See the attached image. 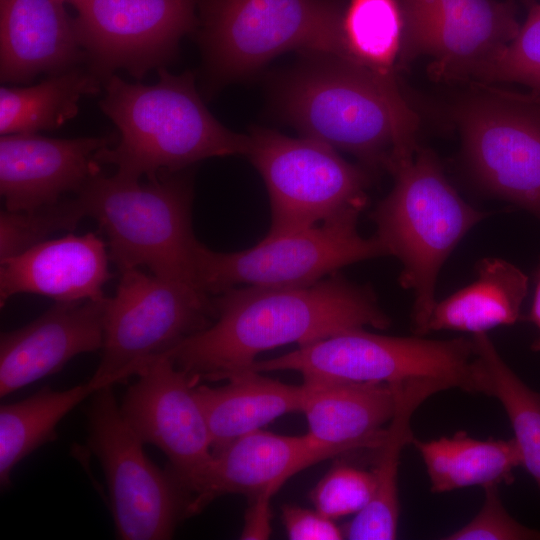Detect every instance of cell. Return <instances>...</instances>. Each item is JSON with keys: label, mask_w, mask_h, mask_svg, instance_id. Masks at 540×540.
Segmentation results:
<instances>
[{"label": "cell", "mask_w": 540, "mask_h": 540, "mask_svg": "<svg viewBox=\"0 0 540 540\" xmlns=\"http://www.w3.org/2000/svg\"><path fill=\"white\" fill-rule=\"evenodd\" d=\"M212 297L213 323L165 353L196 383L227 381L275 347H301L347 330L390 325L371 288L338 272L308 286H237Z\"/></svg>", "instance_id": "cell-1"}, {"label": "cell", "mask_w": 540, "mask_h": 540, "mask_svg": "<svg viewBox=\"0 0 540 540\" xmlns=\"http://www.w3.org/2000/svg\"><path fill=\"white\" fill-rule=\"evenodd\" d=\"M307 54L276 87L281 115L303 137L348 152L371 169L389 170L415 153L418 117L393 73L338 55Z\"/></svg>", "instance_id": "cell-2"}, {"label": "cell", "mask_w": 540, "mask_h": 540, "mask_svg": "<svg viewBox=\"0 0 540 540\" xmlns=\"http://www.w3.org/2000/svg\"><path fill=\"white\" fill-rule=\"evenodd\" d=\"M155 84L130 83L113 74L99 106L118 130L116 144L96 154L118 175L141 179L177 172L211 157L246 155L249 135L223 126L206 108L190 71L159 68Z\"/></svg>", "instance_id": "cell-3"}, {"label": "cell", "mask_w": 540, "mask_h": 540, "mask_svg": "<svg viewBox=\"0 0 540 540\" xmlns=\"http://www.w3.org/2000/svg\"><path fill=\"white\" fill-rule=\"evenodd\" d=\"M146 179L102 173L77 195L86 217L104 232L110 261L120 272L146 267L156 276L199 287L192 178L185 169Z\"/></svg>", "instance_id": "cell-4"}, {"label": "cell", "mask_w": 540, "mask_h": 540, "mask_svg": "<svg viewBox=\"0 0 540 540\" xmlns=\"http://www.w3.org/2000/svg\"><path fill=\"white\" fill-rule=\"evenodd\" d=\"M388 171L394 176V186L371 218L388 255L396 256L403 265L399 281L415 294L413 331L421 336L426 334L436 303L441 266L485 213L459 196L430 151L415 152Z\"/></svg>", "instance_id": "cell-5"}, {"label": "cell", "mask_w": 540, "mask_h": 540, "mask_svg": "<svg viewBox=\"0 0 540 540\" xmlns=\"http://www.w3.org/2000/svg\"><path fill=\"white\" fill-rule=\"evenodd\" d=\"M343 11L340 0H199L196 33L208 71L228 81L290 50L350 58Z\"/></svg>", "instance_id": "cell-6"}, {"label": "cell", "mask_w": 540, "mask_h": 540, "mask_svg": "<svg viewBox=\"0 0 540 540\" xmlns=\"http://www.w3.org/2000/svg\"><path fill=\"white\" fill-rule=\"evenodd\" d=\"M258 372L294 370L303 379L397 383L436 378L452 388L484 394L480 366L471 338L430 340L347 330L287 354L256 360Z\"/></svg>", "instance_id": "cell-7"}, {"label": "cell", "mask_w": 540, "mask_h": 540, "mask_svg": "<svg viewBox=\"0 0 540 540\" xmlns=\"http://www.w3.org/2000/svg\"><path fill=\"white\" fill-rule=\"evenodd\" d=\"M247 156L267 188L271 225L265 237H279L321 223L360 215L370 177L331 146L307 138L254 128Z\"/></svg>", "instance_id": "cell-8"}, {"label": "cell", "mask_w": 540, "mask_h": 540, "mask_svg": "<svg viewBox=\"0 0 540 540\" xmlns=\"http://www.w3.org/2000/svg\"><path fill=\"white\" fill-rule=\"evenodd\" d=\"M120 273L114 296L106 300L101 360L93 376L122 383L210 326L216 311L213 297L193 284L139 268Z\"/></svg>", "instance_id": "cell-9"}, {"label": "cell", "mask_w": 540, "mask_h": 540, "mask_svg": "<svg viewBox=\"0 0 540 540\" xmlns=\"http://www.w3.org/2000/svg\"><path fill=\"white\" fill-rule=\"evenodd\" d=\"M358 215L268 238L246 250L216 252L202 243L196 251L197 285L214 296L237 286L289 288L312 285L344 266L388 255L375 235L362 237Z\"/></svg>", "instance_id": "cell-10"}, {"label": "cell", "mask_w": 540, "mask_h": 540, "mask_svg": "<svg viewBox=\"0 0 540 540\" xmlns=\"http://www.w3.org/2000/svg\"><path fill=\"white\" fill-rule=\"evenodd\" d=\"M112 387L91 396L86 415L87 443L103 469L116 535L123 540L170 539L184 518L185 495L169 470L147 457Z\"/></svg>", "instance_id": "cell-11"}, {"label": "cell", "mask_w": 540, "mask_h": 540, "mask_svg": "<svg viewBox=\"0 0 540 540\" xmlns=\"http://www.w3.org/2000/svg\"><path fill=\"white\" fill-rule=\"evenodd\" d=\"M87 67L103 82L118 69L142 79L165 67L196 32L199 0H69Z\"/></svg>", "instance_id": "cell-12"}, {"label": "cell", "mask_w": 540, "mask_h": 540, "mask_svg": "<svg viewBox=\"0 0 540 540\" xmlns=\"http://www.w3.org/2000/svg\"><path fill=\"white\" fill-rule=\"evenodd\" d=\"M136 376L121 412L144 444L166 455L187 506L213 458L207 420L194 392L197 383L165 354L151 359Z\"/></svg>", "instance_id": "cell-13"}, {"label": "cell", "mask_w": 540, "mask_h": 540, "mask_svg": "<svg viewBox=\"0 0 540 540\" xmlns=\"http://www.w3.org/2000/svg\"><path fill=\"white\" fill-rule=\"evenodd\" d=\"M494 95L458 109L466 158L486 188L540 217V111Z\"/></svg>", "instance_id": "cell-14"}, {"label": "cell", "mask_w": 540, "mask_h": 540, "mask_svg": "<svg viewBox=\"0 0 540 540\" xmlns=\"http://www.w3.org/2000/svg\"><path fill=\"white\" fill-rule=\"evenodd\" d=\"M404 28L399 60L432 57L445 76L476 74L507 45L520 25L509 2L402 0Z\"/></svg>", "instance_id": "cell-15"}, {"label": "cell", "mask_w": 540, "mask_h": 540, "mask_svg": "<svg viewBox=\"0 0 540 540\" xmlns=\"http://www.w3.org/2000/svg\"><path fill=\"white\" fill-rule=\"evenodd\" d=\"M114 141V136L58 139L37 133L1 135L4 208L34 210L79 194L102 174L96 154Z\"/></svg>", "instance_id": "cell-16"}, {"label": "cell", "mask_w": 540, "mask_h": 540, "mask_svg": "<svg viewBox=\"0 0 540 540\" xmlns=\"http://www.w3.org/2000/svg\"><path fill=\"white\" fill-rule=\"evenodd\" d=\"M352 451L316 440L309 433L284 436L261 429L237 437L213 458L192 492L184 518L202 511L215 498L248 494L270 501L292 475L306 467Z\"/></svg>", "instance_id": "cell-17"}, {"label": "cell", "mask_w": 540, "mask_h": 540, "mask_svg": "<svg viewBox=\"0 0 540 540\" xmlns=\"http://www.w3.org/2000/svg\"><path fill=\"white\" fill-rule=\"evenodd\" d=\"M107 297L56 302L0 337V396L60 371L79 354L101 350Z\"/></svg>", "instance_id": "cell-18"}, {"label": "cell", "mask_w": 540, "mask_h": 540, "mask_svg": "<svg viewBox=\"0 0 540 540\" xmlns=\"http://www.w3.org/2000/svg\"><path fill=\"white\" fill-rule=\"evenodd\" d=\"M106 242L96 233L47 239L0 260V304L17 294L56 302L102 300L112 278Z\"/></svg>", "instance_id": "cell-19"}, {"label": "cell", "mask_w": 540, "mask_h": 540, "mask_svg": "<svg viewBox=\"0 0 540 540\" xmlns=\"http://www.w3.org/2000/svg\"><path fill=\"white\" fill-rule=\"evenodd\" d=\"M63 0H0V78L31 81L85 62L74 17Z\"/></svg>", "instance_id": "cell-20"}, {"label": "cell", "mask_w": 540, "mask_h": 540, "mask_svg": "<svg viewBox=\"0 0 540 540\" xmlns=\"http://www.w3.org/2000/svg\"><path fill=\"white\" fill-rule=\"evenodd\" d=\"M304 413L316 440L351 450L377 449L395 409L389 383L304 379Z\"/></svg>", "instance_id": "cell-21"}, {"label": "cell", "mask_w": 540, "mask_h": 540, "mask_svg": "<svg viewBox=\"0 0 540 540\" xmlns=\"http://www.w3.org/2000/svg\"><path fill=\"white\" fill-rule=\"evenodd\" d=\"M395 409L386 427L382 444L377 448L373 475L375 488L369 503L343 528L344 539L392 540L396 538L400 512L398 469L404 447L412 442V416L430 396L451 389L436 378H414L391 383Z\"/></svg>", "instance_id": "cell-22"}, {"label": "cell", "mask_w": 540, "mask_h": 540, "mask_svg": "<svg viewBox=\"0 0 540 540\" xmlns=\"http://www.w3.org/2000/svg\"><path fill=\"white\" fill-rule=\"evenodd\" d=\"M196 397L209 427L213 453L274 419L301 411L303 385L294 386L245 370L219 387L196 385Z\"/></svg>", "instance_id": "cell-23"}, {"label": "cell", "mask_w": 540, "mask_h": 540, "mask_svg": "<svg viewBox=\"0 0 540 540\" xmlns=\"http://www.w3.org/2000/svg\"><path fill=\"white\" fill-rule=\"evenodd\" d=\"M477 273L475 282L435 303L426 334L438 330L486 333L501 325L514 324L520 318L528 290L526 275L498 258L481 260Z\"/></svg>", "instance_id": "cell-24"}, {"label": "cell", "mask_w": 540, "mask_h": 540, "mask_svg": "<svg viewBox=\"0 0 540 540\" xmlns=\"http://www.w3.org/2000/svg\"><path fill=\"white\" fill-rule=\"evenodd\" d=\"M419 452L433 493L471 486L510 484L513 470L522 465L517 442L512 439H476L465 431L451 437L411 442Z\"/></svg>", "instance_id": "cell-25"}, {"label": "cell", "mask_w": 540, "mask_h": 540, "mask_svg": "<svg viewBox=\"0 0 540 540\" xmlns=\"http://www.w3.org/2000/svg\"><path fill=\"white\" fill-rule=\"evenodd\" d=\"M113 378H92L67 390L42 387L18 402L0 408V485L11 486L15 466L41 445L55 438L58 423L78 404L107 385Z\"/></svg>", "instance_id": "cell-26"}, {"label": "cell", "mask_w": 540, "mask_h": 540, "mask_svg": "<svg viewBox=\"0 0 540 540\" xmlns=\"http://www.w3.org/2000/svg\"><path fill=\"white\" fill-rule=\"evenodd\" d=\"M104 83L80 65L51 74L36 85L0 88V133L32 134L53 130L75 117L79 101L97 94Z\"/></svg>", "instance_id": "cell-27"}, {"label": "cell", "mask_w": 540, "mask_h": 540, "mask_svg": "<svg viewBox=\"0 0 540 540\" xmlns=\"http://www.w3.org/2000/svg\"><path fill=\"white\" fill-rule=\"evenodd\" d=\"M485 395L502 404L520 449L522 465L540 489V393L526 385L506 364L486 333L473 334Z\"/></svg>", "instance_id": "cell-28"}, {"label": "cell", "mask_w": 540, "mask_h": 540, "mask_svg": "<svg viewBox=\"0 0 540 540\" xmlns=\"http://www.w3.org/2000/svg\"><path fill=\"white\" fill-rule=\"evenodd\" d=\"M403 28L397 0H350L343 11L342 32L350 58L377 71L393 73Z\"/></svg>", "instance_id": "cell-29"}, {"label": "cell", "mask_w": 540, "mask_h": 540, "mask_svg": "<svg viewBox=\"0 0 540 540\" xmlns=\"http://www.w3.org/2000/svg\"><path fill=\"white\" fill-rule=\"evenodd\" d=\"M78 195L34 210L0 213V260L15 256L47 240L53 233L73 230L85 218Z\"/></svg>", "instance_id": "cell-30"}, {"label": "cell", "mask_w": 540, "mask_h": 540, "mask_svg": "<svg viewBox=\"0 0 540 540\" xmlns=\"http://www.w3.org/2000/svg\"><path fill=\"white\" fill-rule=\"evenodd\" d=\"M525 84L540 94V4H533L517 35L475 74Z\"/></svg>", "instance_id": "cell-31"}, {"label": "cell", "mask_w": 540, "mask_h": 540, "mask_svg": "<svg viewBox=\"0 0 540 540\" xmlns=\"http://www.w3.org/2000/svg\"><path fill=\"white\" fill-rule=\"evenodd\" d=\"M375 488L373 472L340 463L334 465L310 492L316 510L330 519L359 513Z\"/></svg>", "instance_id": "cell-32"}, {"label": "cell", "mask_w": 540, "mask_h": 540, "mask_svg": "<svg viewBox=\"0 0 540 540\" xmlns=\"http://www.w3.org/2000/svg\"><path fill=\"white\" fill-rule=\"evenodd\" d=\"M498 485L483 487L484 503L466 525L444 539L447 540H540V532L524 526L505 509Z\"/></svg>", "instance_id": "cell-33"}, {"label": "cell", "mask_w": 540, "mask_h": 540, "mask_svg": "<svg viewBox=\"0 0 540 540\" xmlns=\"http://www.w3.org/2000/svg\"><path fill=\"white\" fill-rule=\"evenodd\" d=\"M281 518L288 538L291 540H339L344 539L333 519L320 513L296 505L284 504Z\"/></svg>", "instance_id": "cell-34"}, {"label": "cell", "mask_w": 540, "mask_h": 540, "mask_svg": "<svg viewBox=\"0 0 540 540\" xmlns=\"http://www.w3.org/2000/svg\"><path fill=\"white\" fill-rule=\"evenodd\" d=\"M269 501L253 497L247 510L241 539H267L271 533Z\"/></svg>", "instance_id": "cell-35"}, {"label": "cell", "mask_w": 540, "mask_h": 540, "mask_svg": "<svg viewBox=\"0 0 540 540\" xmlns=\"http://www.w3.org/2000/svg\"><path fill=\"white\" fill-rule=\"evenodd\" d=\"M528 320L533 322L539 331L538 338L532 344V350L540 351V263L537 269L535 293Z\"/></svg>", "instance_id": "cell-36"}, {"label": "cell", "mask_w": 540, "mask_h": 540, "mask_svg": "<svg viewBox=\"0 0 540 540\" xmlns=\"http://www.w3.org/2000/svg\"><path fill=\"white\" fill-rule=\"evenodd\" d=\"M489 91L503 98L534 105L540 108V94L538 93L533 92L531 94H518L514 92L499 91L495 89H489Z\"/></svg>", "instance_id": "cell-37"}, {"label": "cell", "mask_w": 540, "mask_h": 540, "mask_svg": "<svg viewBox=\"0 0 540 540\" xmlns=\"http://www.w3.org/2000/svg\"><path fill=\"white\" fill-rule=\"evenodd\" d=\"M524 1L527 2V3H530V2H532L533 0H524Z\"/></svg>", "instance_id": "cell-38"}, {"label": "cell", "mask_w": 540, "mask_h": 540, "mask_svg": "<svg viewBox=\"0 0 540 540\" xmlns=\"http://www.w3.org/2000/svg\"><path fill=\"white\" fill-rule=\"evenodd\" d=\"M63 1L68 2L69 0H63Z\"/></svg>", "instance_id": "cell-39"}]
</instances>
